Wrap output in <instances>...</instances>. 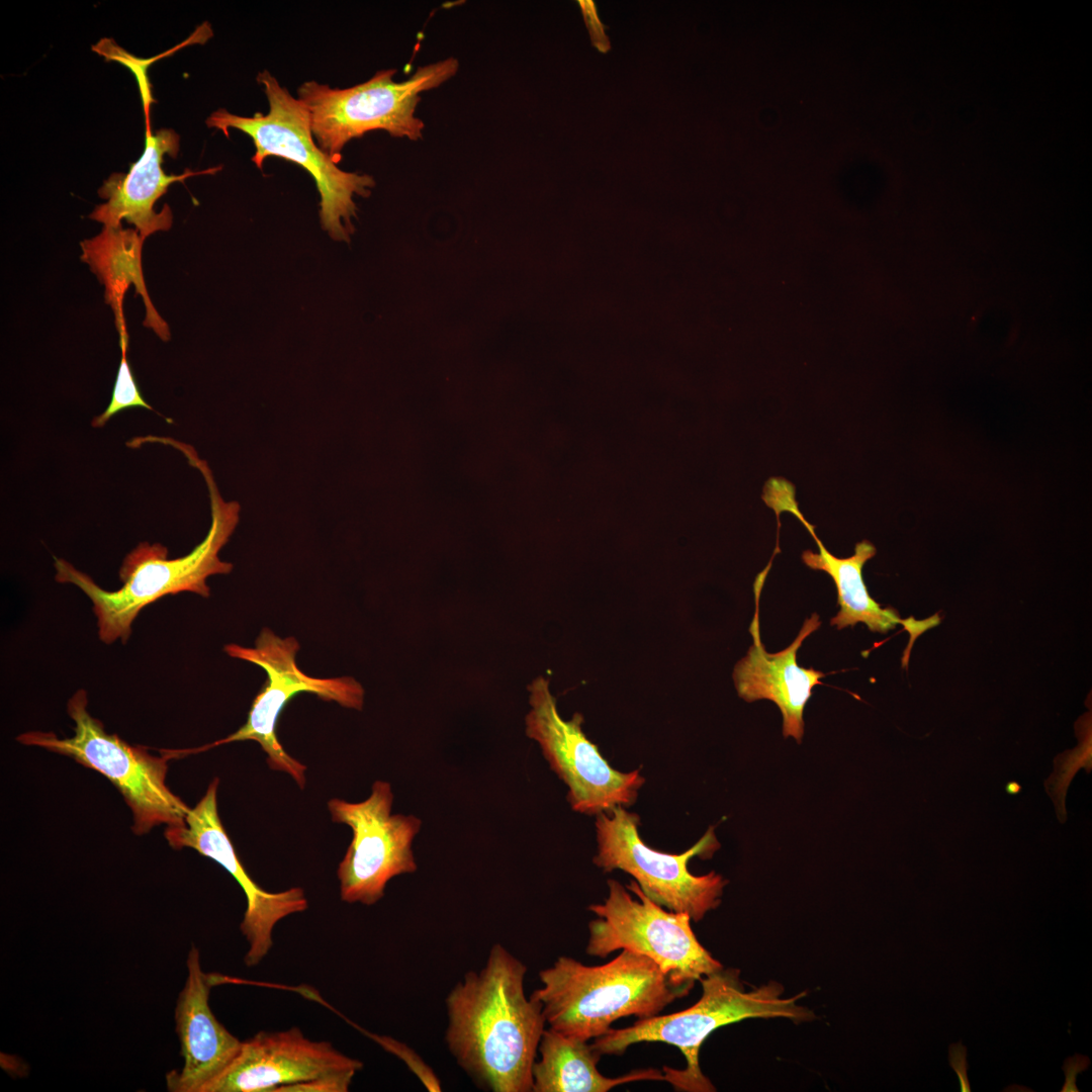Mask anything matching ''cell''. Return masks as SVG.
<instances>
[{"instance_id": "6da1fadb", "label": "cell", "mask_w": 1092, "mask_h": 1092, "mask_svg": "<svg viewBox=\"0 0 1092 1092\" xmlns=\"http://www.w3.org/2000/svg\"><path fill=\"white\" fill-rule=\"evenodd\" d=\"M527 967L494 943L484 966L448 993L445 1042L475 1085L492 1092L532 1091V1068L546 1019L527 997Z\"/></svg>"}, {"instance_id": "7a4b0ae2", "label": "cell", "mask_w": 1092, "mask_h": 1092, "mask_svg": "<svg viewBox=\"0 0 1092 1092\" xmlns=\"http://www.w3.org/2000/svg\"><path fill=\"white\" fill-rule=\"evenodd\" d=\"M189 464L197 468L206 483L210 498L211 524L205 538L187 555L170 559L160 543L141 542L123 559L119 568L121 586L115 590L100 587L87 573L63 558H54L55 579L78 586L91 601L97 619L99 639L111 644H125L140 612L167 595L189 592L208 598L207 578L228 574L233 564L219 558L240 520V505L220 495L207 463L193 448L184 452Z\"/></svg>"}, {"instance_id": "3957f363", "label": "cell", "mask_w": 1092, "mask_h": 1092, "mask_svg": "<svg viewBox=\"0 0 1092 1092\" xmlns=\"http://www.w3.org/2000/svg\"><path fill=\"white\" fill-rule=\"evenodd\" d=\"M542 987L531 995L556 1031L587 1041L608 1033L611 1024L634 1015H658L693 986L678 985L648 957L629 949L601 966L559 957L539 973Z\"/></svg>"}, {"instance_id": "277c9868", "label": "cell", "mask_w": 1092, "mask_h": 1092, "mask_svg": "<svg viewBox=\"0 0 1092 1092\" xmlns=\"http://www.w3.org/2000/svg\"><path fill=\"white\" fill-rule=\"evenodd\" d=\"M702 996L693 1006L667 1015L639 1019L632 1026L611 1029L595 1038L592 1046L601 1056H621L638 1042H665L676 1046L687 1060L685 1070L664 1067V1080L681 1091H715L699 1066V1052L705 1039L716 1029L747 1018H789L796 1022L814 1017L811 1010L797 1003L805 995L783 998L784 988L769 982L745 991L737 969L716 971L702 978Z\"/></svg>"}, {"instance_id": "5b68a950", "label": "cell", "mask_w": 1092, "mask_h": 1092, "mask_svg": "<svg viewBox=\"0 0 1092 1092\" xmlns=\"http://www.w3.org/2000/svg\"><path fill=\"white\" fill-rule=\"evenodd\" d=\"M256 80L263 87L269 103L267 114L256 112L247 117L219 108L206 118V125L220 129L225 136H229L230 128L249 135L255 146L251 160L258 168H262L267 158L279 157L305 169L320 192L323 229L335 241L349 242L354 233L353 219L357 217L355 198L370 195L375 186L373 177L338 167L313 139L304 104L281 86L269 71L260 72Z\"/></svg>"}, {"instance_id": "8992f818", "label": "cell", "mask_w": 1092, "mask_h": 1092, "mask_svg": "<svg viewBox=\"0 0 1092 1092\" xmlns=\"http://www.w3.org/2000/svg\"><path fill=\"white\" fill-rule=\"evenodd\" d=\"M458 68L459 62L449 58L418 68L402 82L393 80L396 69H384L345 89L308 81L299 86L298 99L308 111L317 146L338 163L344 147L370 130L421 140L425 124L416 115L421 94L452 78Z\"/></svg>"}, {"instance_id": "52a82bcc", "label": "cell", "mask_w": 1092, "mask_h": 1092, "mask_svg": "<svg viewBox=\"0 0 1092 1092\" xmlns=\"http://www.w3.org/2000/svg\"><path fill=\"white\" fill-rule=\"evenodd\" d=\"M87 692L78 690L68 701L67 712L75 723L74 735L60 738L53 732L29 731L16 739L69 756L109 780L130 808L132 831L143 835L155 826H183L190 809L166 784L165 755H152L148 748L130 745L117 734L105 731L103 723L87 709Z\"/></svg>"}, {"instance_id": "ba28073f", "label": "cell", "mask_w": 1092, "mask_h": 1092, "mask_svg": "<svg viewBox=\"0 0 1092 1092\" xmlns=\"http://www.w3.org/2000/svg\"><path fill=\"white\" fill-rule=\"evenodd\" d=\"M299 643L294 637L281 638L264 628L254 647L228 644L224 652L234 658L254 663L264 669L267 680L254 698L246 723L231 735L212 743L186 749H161L168 758L196 754L210 748L252 740L267 754L271 769L289 775L300 789L305 787L306 766L289 755L277 739L276 724L288 702L299 693H310L348 709L361 710L364 690L350 676L318 678L304 673L296 664Z\"/></svg>"}, {"instance_id": "9c48e42d", "label": "cell", "mask_w": 1092, "mask_h": 1092, "mask_svg": "<svg viewBox=\"0 0 1092 1092\" xmlns=\"http://www.w3.org/2000/svg\"><path fill=\"white\" fill-rule=\"evenodd\" d=\"M608 888L604 903L588 907L597 918L588 923L587 954L604 959L618 949L633 950L678 985L694 986L723 968L697 939L688 913L664 910L635 880L625 888L610 879Z\"/></svg>"}, {"instance_id": "30bf717a", "label": "cell", "mask_w": 1092, "mask_h": 1092, "mask_svg": "<svg viewBox=\"0 0 1092 1092\" xmlns=\"http://www.w3.org/2000/svg\"><path fill=\"white\" fill-rule=\"evenodd\" d=\"M639 821L636 813L623 806L598 814L595 822L598 850L594 863L606 873L626 872L650 900L700 921L707 912L719 906L727 884V880L715 872L695 876L688 867L692 857L708 858L719 848L714 828L710 827L684 853L671 854L653 849L641 839Z\"/></svg>"}, {"instance_id": "8fae6325", "label": "cell", "mask_w": 1092, "mask_h": 1092, "mask_svg": "<svg viewBox=\"0 0 1092 1092\" xmlns=\"http://www.w3.org/2000/svg\"><path fill=\"white\" fill-rule=\"evenodd\" d=\"M528 690L531 709L525 719L526 734L539 744L550 768L567 786L571 809L598 815L616 806L633 805L645 783L640 770L613 768L582 731V715L575 713L569 720L559 715L545 677L535 678Z\"/></svg>"}, {"instance_id": "7c38bea8", "label": "cell", "mask_w": 1092, "mask_h": 1092, "mask_svg": "<svg viewBox=\"0 0 1092 1092\" xmlns=\"http://www.w3.org/2000/svg\"><path fill=\"white\" fill-rule=\"evenodd\" d=\"M389 783L375 781L369 797L358 803L331 799L333 822L352 829L351 843L338 866L340 896L346 903L373 905L394 877L417 871L413 841L422 825L414 815L391 814Z\"/></svg>"}, {"instance_id": "4fadbf2b", "label": "cell", "mask_w": 1092, "mask_h": 1092, "mask_svg": "<svg viewBox=\"0 0 1092 1092\" xmlns=\"http://www.w3.org/2000/svg\"><path fill=\"white\" fill-rule=\"evenodd\" d=\"M219 780L214 778L204 796L190 808L185 825L165 829L169 845L175 849L190 847L219 863L245 893L247 908L240 930L248 943L244 963L259 965L273 946V930L283 918L303 912L308 907L304 890L292 887L271 893L262 889L246 872L217 811Z\"/></svg>"}, {"instance_id": "5bb4252c", "label": "cell", "mask_w": 1092, "mask_h": 1092, "mask_svg": "<svg viewBox=\"0 0 1092 1092\" xmlns=\"http://www.w3.org/2000/svg\"><path fill=\"white\" fill-rule=\"evenodd\" d=\"M363 1062L330 1041L311 1040L293 1026L259 1031L243 1040L240 1054L207 1092H275L279 1087L337 1073H355Z\"/></svg>"}, {"instance_id": "9a60e30c", "label": "cell", "mask_w": 1092, "mask_h": 1092, "mask_svg": "<svg viewBox=\"0 0 1092 1092\" xmlns=\"http://www.w3.org/2000/svg\"><path fill=\"white\" fill-rule=\"evenodd\" d=\"M187 979L175 1008L183 1066L166 1075L172 1092H207L233 1064L243 1040L232 1034L215 1017L209 1006V993L223 977L203 972L200 952L195 945L187 957Z\"/></svg>"}, {"instance_id": "2e32d148", "label": "cell", "mask_w": 1092, "mask_h": 1092, "mask_svg": "<svg viewBox=\"0 0 1092 1092\" xmlns=\"http://www.w3.org/2000/svg\"><path fill=\"white\" fill-rule=\"evenodd\" d=\"M768 570L766 566L754 583L756 610L749 627L753 643L746 655L736 663L733 679L738 696L746 702L762 699L774 702L783 715V735L786 738L791 736L800 743L804 735L805 706L813 688L821 685L820 679L825 673L812 667L799 666L797 651L804 640L820 627L821 622L818 615L813 614L805 620L798 636L788 647L768 653L760 640L758 619V600Z\"/></svg>"}, {"instance_id": "e0dca14e", "label": "cell", "mask_w": 1092, "mask_h": 1092, "mask_svg": "<svg viewBox=\"0 0 1092 1092\" xmlns=\"http://www.w3.org/2000/svg\"><path fill=\"white\" fill-rule=\"evenodd\" d=\"M179 141L178 133L171 128H161L155 134L146 132L144 154L130 165L128 173H113L104 181L98 194L107 201L97 205L89 217L102 222L103 226H118L125 219L134 224L144 239L156 232L168 231L173 222L170 207L166 204L157 213L154 204L167 192L169 185L195 175L214 174L221 169L185 170L180 175H167L162 169L163 157L167 154L175 158Z\"/></svg>"}, {"instance_id": "ac0fdd59", "label": "cell", "mask_w": 1092, "mask_h": 1092, "mask_svg": "<svg viewBox=\"0 0 1092 1092\" xmlns=\"http://www.w3.org/2000/svg\"><path fill=\"white\" fill-rule=\"evenodd\" d=\"M763 502L776 516H781L783 512L794 515L815 540L819 552L805 550L802 560L809 568L826 572L834 581L840 610L831 619L830 625L841 630L863 623L870 631L879 633H886L899 624L904 625L905 619H901L895 609L882 608L868 592L862 567L877 553L870 541L857 542L854 553L849 557L839 558L831 554L816 535L815 526L800 511L795 486L786 478H779L766 487Z\"/></svg>"}, {"instance_id": "d6986e66", "label": "cell", "mask_w": 1092, "mask_h": 1092, "mask_svg": "<svg viewBox=\"0 0 1092 1092\" xmlns=\"http://www.w3.org/2000/svg\"><path fill=\"white\" fill-rule=\"evenodd\" d=\"M145 240L136 229L104 225L99 235L80 243L81 260L104 285L105 302L113 310L119 337L128 335L122 304L125 292L133 284L134 294L142 295L146 306L144 326L152 329L161 340L168 341L169 327L155 309L144 281L142 249Z\"/></svg>"}, {"instance_id": "ffe728a7", "label": "cell", "mask_w": 1092, "mask_h": 1092, "mask_svg": "<svg viewBox=\"0 0 1092 1092\" xmlns=\"http://www.w3.org/2000/svg\"><path fill=\"white\" fill-rule=\"evenodd\" d=\"M538 1053L540 1060L532 1068L534 1092H607L625 1083L640 1080H664L655 1069L632 1071L608 1078L597 1069L601 1055L587 1041L566 1036L549 1027L544 1029Z\"/></svg>"}, {"instance_id": "44dd1931", "label": "cell", "mask_w": 1092, "mask_h": 1092, "mask_svg": "<svg viewBox=\"0 0 1092 1092\" xmlns=\"http://www.w3.org/2000/svg\"><path fill=\"white\" fill-rule=\"evenodd\" d=\"M1077 734L1079 745L1073 749L1061 753L1055 758V770L1044 786L1046 793L1054 801L1059 820L1066 821L1065 798L1067 790L1078 771L1083 767L1086 772L1092 768V742H1091V715L1088 713L1077 722Z\"/></svg>"}, {"instance_id": "7402d4cb", "label": "cell", "mask_w": 1092, "mask_h": 1092, "mask_svg": "<svg viewBox=\"0 0 1092 1092\" xmlns=\"http://www.w3.org/2000/svg\"><path fill=\"white\" fill-rule=\"evenodd\" d=\"M121 359L117 370L111 400L105 411L95 417L91 426L102 428L114 415L133 406L154 408L143 398L127 360L128 336L119 337Z\"/></svg>"}, {"instance_id": "603a6c76", "label": "cell", "mask_w": 1092, "mask_h": 1092, "mask_svg": "<svg viewBox=\"0 0 1092 1092\" xmlns=\"http://www.w3.org/2000/svg\"><path fill=\"white\" fill-rule=\"evenodd\" d=\"M92 50L97 54L104 56L107 60L118 61L123 65H126L132 73H134L139 82L146 116V132H151L150 107L151 104L155 102V99L152 97L149 79L147 75H145L143 69H141L140 60L116 46L110 38H102L98 43L92 47Z\"/></svg>"}, {"instance_id": "cb8c5ba5", "label": "cell", "mask_w": 1092, "mask_h": 1092, "mask_svg": "<svg viewBox=\"0 0 1092 1092\" xmlns=\"http://www.w3.org/2000/svg\"><path fill=\"white\" fill-rule=\"evenodd\" d=\"M386 1051L399 1058L431 1092L441 1091V1083L434 1071L410 1046L389 1036L370 1034Z\"/></svg>"}, {"instance_id": "d4e9b609", "label": "cell", "mask_w": 1092, "mask_h": 1092, "mask_svg": "<svg viewBox=\"0 0 1092 1092\" xmlns=\"http://www.w3.org/2000/svg\"><path fill=\"white\" fill-rule=\"evenodd\" d=\"M355 1073H337L279 1087L275 1092H347Z\"/></svg>"}, {"instance_id": "484cf974", "label": "cell", "mask_w": 1092, "mask_h": 1092, "mask_svg": "<svg viewBox=\"0 0 1092 1092\" xmlns=\"http://www.w3.org/2000/svg\"><path fill=\"white\" fill-rule=\"evenodd\" d=\"M576 3L588 31L592 46L602 54L609 53L612 44L606 32L608 26L602 22L599 16L597 2L594 0H577Z\"/></svg>"}, {"instance_id": "4316f807", "label": "cell", "mask_w": 1092, "mask_h": 1092, "mask_svg": "<svg viewBox=\"0 0 1092 1092\" xmlns=\"http://www.w3.org/2000/svg\"><path fill=\"white\" fill-rule=\"evenodd\" d=\"M948 1062L949 1066L958 1076L960 1091L970 1092L971 1085L968 1079L967 1048L963 1045L961 1041L949 1044Z\"/></svg>"}, {"instance_id": "83f0119b", "label": "cell", "mask_w": 1092, "mask_h": 1092, "mask_svg": "<svg viewBox=\"0 0 1092 1092\" xmlns=\"http://www.w3.org/2000/svg\"><path fill=\"white\" fill-rule=\"evenodd\" d=\"M1089 1065L1090 1060L1084 1055L1076 1054L1074 1057L1067 1058L1062 1067L1065 1074V1084L1061 1092H1079L1076 1085L1077 1076L1087 1070Z\"/></svg>"}, {"instance_id": "f1b7e54d", "label": "cell", "mask_w": 1092, "mask_h": 1092, "mask_svg": "<svg viewBox=\"0 0 1092 1092\" xmlns=\"http://www.w3.org/2000/svg\"><path fill=\"white\" fill-rule=\"evenodd\" d=\"M1005 790L1010 795H1017L1021 792V786L1016 782H1010L1006 785Z\"/></svg>"}]
</instances>
